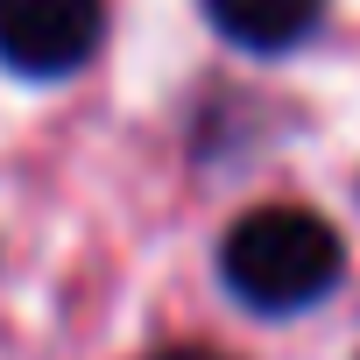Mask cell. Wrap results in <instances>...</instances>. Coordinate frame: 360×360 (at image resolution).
Returning a JSON list of instances; mask_svg holds the SVG:
<instances>
[{"instance_id":"cell-1","label":"cell","mask_w":360,"mask_h":360,"mask_svg":"<svg viewBox=\"0 0 360 360\" xmlns=\"http://www.w3.org/2000/svg\"><path fill=\"white\" fill-rule=\"evenodd\" d=\"M339 269H346V248L339 233L304 212V205H262L248 212L226 248H219V276L226 290L262 311V318H290V311H311L318 297L339 290Z\"/></svg>"},{"instance_id":"cell-2","label":"cell","mask_w":360,"mask_h":360,"mask_svg":"<svg viewBox=\"0 0 360 360\" xmlns=\"http://www.w3.org/2000/svg\"><path fill=\"white\" fill-rule=\"evenodd\" d=\"M106 29V0H0V64L22 78H71Z\"/></svg>"},{"instance_id":"cell-3","label":"cell","mask_w":360,"mask_h":360,"mask_svg":"<svg viewBox=\"0 0 360 360\" xmlns=\"http://www.w3.org/2000/svg\"><path fill=\"white\" fill-rule=\"evenodd\" d=\"M205 22L240 50H297L325 22V0H205Z\"/></svg>"},{"instance_id":"cell-4","label":"cell","mask_w":360,"mask_h":360,"mask_svg":"<svg viewBox=\"0 0 360 360\" xmlns=\"http://www.w3.org/2000/svg\"><path fill=\"white\" fill-rule=\"evenodd\" d=\"M155 360H226V353H212V346H176V353H155Z\"/></svg>"}]
</instances>
